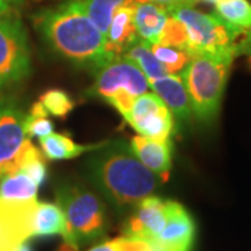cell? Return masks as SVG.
Listing matches in <instances>:
<instances>
[{"label":"cell","instance_id":"cell-12","mask_svg":"<svg viewBox=\"0 0 251 251\" xmlns=\"http://www.w3.org/2000/svg\"><path fill=\"white\" fill-rule=\"evenodd\" d=\"M134 3L135 0H126L113 14L105 35V48L110 56L125 54L140 41L134 24Z\"/></svg>","mask_w":251,"mask_h":251},{"label":"cell","instance_id":"cell-23","mask_svg":"<svg viewBox=\"0 0 251 251\" xmlns=\"http://www.w3.org/2000/svg\"><path fill=\"white\" fill-rule=\"evenodd\" d=\"M159 44L165 46H173V48L184 49L188 52L187 28L179 18L172 16V14L168 16L166 24H165L161 36H159Z\"/></svg>","mask_w":251,"mask_h":251},{"label":"cell","instance_id":"cell-10","mask_svg":"<svg viewBox=\"0 0 251 251\" xmlns=\"http://www.w3.org/2000/svg\"><path fill=\"white\" fill-rule=\"evenodd\" d=\"M196 240V222L184 206L168 200V218L159 234L148 243L155 251H191Z\"/></svg>","mask_w":251,"mask_h":251},{"label":"cell","instance_id":"cell-3","mask_svg":"<svg viewBox=\"0 0 251 251\" xmlns=\"http://www.w3.org/2000/svg\"><path fill=\"white\" fill-rule=\"evenodd\" d=\"M56 204L66 219L63 244L59 251H80L99 242L108 230L106 209L100 198L78 183L63 181L56 187Z\"/></svg>","mask_w":251,"mask_h":251},{"label":"cell","instance_id":"cell-9","mask_svg":"<svg viewBox=\"0 0 251 251\" xmlns=\"http://www.w3.org/2000/svg\"><path fill=\"white\" fill-rule=\"evenodd\" d=\"M125 119L143 137L156 141L171 140L173 115L155 92L140 95Z\"/></svg>","mask_w":251,"mask_h":251},{"label":"cell","instance_id":"cell-29","mask_svg":"<svg viewBox=\"0 0 251 251\" xmlns=\"http://www.w3.org/2000/svg\"><path fill=\"white\" fill-rule=\"evenodd\" d=\"M151 1L163 4V6H166L168 10H169L176 9V7H193L200 0H151Z\"/></svg>","mask_w":251,"mask_h":251},{"label":"cell","instance_id":"cell-31","mask_svg":"<svg viewBox=\"0 0 251 251\" xmlns=\"http://www.w3.org/2000/svg\"><path fill=\"white\" fill-rule=\"evenodd\" d=\"M205 1H208V3H212V4H215L216 0H205Z\"/></svg>","mask_w":251,"mask_h":251},{"label":"cell","instance_id":"cell-24","mask_svg":"<svg viewBox=\"0 0 251 251\" xmlns=\"http://www.w3.org/2000/svg\"><path fill=\"white\" fill-rule=\"evenodd\" d=\"M39 102L44 105L49 115L56 117H66L74 108L72 98L62 90H48L41 97Z\"/></svg>","mask_w":251,"mask_h":251},{"label":"cell","instance_id":"cell-6","mask_svg":"<svg viewBox=\"0 0 251 251\" xmlns=\"http://www.w3.org/2000/svg\"><path fill=\"white\" fill-rule=\"evenodd\" d=\"M168 11L187 28L188 52L191 56L226 52L237 54L236 45L240 36L216 14H204L193 7H176Z\"/></svg>","mask_w":251,"mask_h":251},{"label":"cell","instance_id":"cell-25","mask_svg":"<svg viewBox=\"0 0 251 251\" xmlns=\"http://www.w3.org/2000/svg\"><path fill=\"white\" fill-rule=\"evenodd\" d=\"M87 251H155L147 242L137 240L131 237H117L113 240H106V242L95 244Z\"/></svg>","mask_w":251,"mask_h":251},{"label":"cell","instance_id":"cell-21","mask_svg":"<svg viewBox=\"0 0 251 251\" xmlns=\"http://www.w3.org/2000/svg\"><path fill=\"white\" fill-rule=\"evenodd\" d=\"M126 0H80L85 13L99 28V31L106 35L113 14Z\"/></svg>","mask_w":251,"mask_h":251},{"label":"cell","instance_id":"cell-27","mask_svg":"<svg viewBox=\"0 0 251 251\" xmlns=\"http://www.w3.org/2000/svg\"><path fill=\"white\" fill-rule=\"evenodd\" d=\"M24 130L28 138H42L53 133V123L46 116H32L28 113L24 120Z\"/></svg>","mask_w":251,"mask_h":251},{"label":"cell","instance_id":"cell-16","mask_svg":"<svg viewBox=\"0 0 251 251\" xmlns=\"http://www.w3.org/2000/svg\"><path fill=\"white\" fill-rule=\"evenodd\" d=\"M66 230V219L57 204L38 201L32 221V237L63 236Z\"/></svg>","mask_w":251,"mask_h":251},{"label":"cell","instance_id":"cell-13","mask_svg":"<svg viewBox=\"0 0 251 251\" xmlns=\"http://www.w3.org/2000/svg\"><path fill=\"white\" fill-rule=\"evenodd\" d=\"M152 91L163 100L172 115L180 123L188 122L193 116L190 97H188L186 84L177 74H166L161 78L150 81Z\"/></svg>","mask_w":251,"mask_h":251},{"label":"cell","instance_id":"cell-20","mask_svg":"<svg viewBox=\"0 0 251 251\" xmlns=\"http://www.w3.org/2000/svg\"><path fill=\"white\" fill-rule=\"evenodd\" d=\"M123 56L130 59L131 62H134L141 69V72L147 75L148 81L156 80L169 74L151 50V44L145 42L143 39L135 42Z\"/></svg>","mask_w":251,"mask_h":251},{"label":"cell","instance_id":"cell-19","mask_svg":"<svg viewBox=\"0 0 251 251\" xmlns=\"http://www.w3.org/2000/svg\"><path fill=\"white\" fill-rule=\"evenodd\" d=\"M38 186L24 172H17L0 180V198L13 201L38 200Z\"/></svg>","mask_w":251,"mask_h":251},{"label":"cell","instance_id":"cell-5","mask_svg":"<svg viewBox=\"0 0 251 251\" xmlns=\"http://www.w3.org/2000/svg\"><path fill=\"white\" fill-rule=\"evenodd\" d=\"M150 81L141 69L126 56H113L95 70V81L91 94L127 116L134 100L148 92Z\"/></svg>","mask_w":251,"mask_h":251},{"label":"cell","instance_id":"cell-1","mask_svg":"<svg viewBox=\"0 0 251 251\" xmlns=\"http://www.w3.org/2000/svg\"><path fill=\"white\" fill-rule=\"evenodd\" d=\"M92 184L119 212H131L158 187V176L140 161L126 141L100 144L87 161Z\"/></svg>","mask_w":251,"mask_h":251},{"label":"cell","instance_id":"cell-11","mask_svg":"<svg viewBox=\"0 0 251 251\" xmlns=\"http://www.w3.org/2000/svg\"><path fill=\"white\" fill-rule=\"evenodd\" d=\"M166 218L168 200L150 196L130 212L123 226V233L127 237L151 243L163 229Z\"/></svg>","mask_w":251,"mask_h":251},{"label":"cell","instance_id":"cell-8","mask_svg":"<svg viewBox=\"0 0 251 251\" xmlns=\"http://www.w3.org/2000/svg\"><path fill=\"white\" fill-rule=\"evenodd\" d=\"M25 113L14 102L0 103V180L21 171L38 151L24 130Z\"/></svg>","mask_w":251,"mask_h":251},{"label":"cell","instance_id":"cell-2","mask_svg":"<svg viewBox=\"0 0 251 251\" xmlns=\"http://www.w3.org/2000/svg\"><path fill=\"white\" fill-rule=\"evenodd\" d=\"M34 25L54 53L74 66L97 70L110 56L105 48V36L88 17L80 0L38 11Z\"/></svg>","mask_w":251,"mask_h":251},{"label":"cell","instance_id":"cell-7","mask_svg":"<svg viewBox=\"0 0 251 251\" xmlns=\"http://www.w3.org/2000/svg\"><path fill=\"white\" fill-rule=\"evenodd\" d=\"M31 72L28 34L17 13L0 16V91L25 80Z\"/></svg>","mask_w":251,"mask_h":251},{"label":"cell","instance_id":"cell-22","mask_svg":"<svg viewBox=\"0 0 251 251\" xmlns=\"http://www.w3.org/2000/svg\"><path fill=\"white\" fill-rule=\"evenodd\" d=\"M151 50L169 74L181 75V73L186 70L188 63L193 59L190 52L184 49H179V48H173V46L155 44V45H151Z\"/></svg>","mask_w":251,"mask_h":251},{"label":"cell","instance_id":"cell-4","mask_svg":"<svg viewBox=\"0 0 251 251\" xmlns=\"http://www.w3.org/2000/svg\"><path fill=\"white\" fill-rule=\"evenodd\" d=\"M236 56L234 52L194 54L186 70L181 73L190 97L193 116H196L198 122L211 125L216 120Z\"/></svg>","mask_w":251,"mask_h":251},{"label":"cell","instance_id":"cell-18","mask_svg":"<svg viewBox=\"0 0 251 251\" xmlns=\"http://www.w3.org/2000/svg\"><path fill=\"white\" fill-rule=\"evenodd\" d=\"M41 150L48 159L50 161H62V159H72L75 156H80L82 153L88 151H95L100 144L98 145H80L74 143L72 138H69L64 134H50L45 135L39 138Z\"/></svg>","mask_w":251,"mask_h":251},{"label":"cell","instance_id":"cell-28","mask_svg":"<svg viewBox=\"0 0 251 251\" xmlns=\"http://www.w3.org/2000/svg\"><path fill=\"white\" fill-rule=\"evenodd\" d=\"M236 52H237V56L239 54H244L247 57V64H249V67H250L251 70V31H249L247 34H244L237 41Z\"/></svg>","mask_w":251,"mask_h":251},{"label":"cell","instance_id":"cell-15","mask_svg":"<svg viewBox=\"0 0 251 251\" xmlns=\"http://www.w3.org/2000/svg\"><path fill=\"white\" fill-rule=\"evenodd\" d=\"M169 16L168 7L151 0H135L134 24L138 36L151 44H159V36Z\"/></svg>","mask_w":251,"mask_h":251},{"label":"cell","instance_id":"cell-26","mask_svg":"<svg viewBox=\"0 0 251 251\" xmlns=\"http://www.w3.org/2000/svg\"><path fill=\"white\" fill-rule=\"evenodd\" d=\"M20 172H24L25 175H28L31 179L35 181L38 187L42 186V184L45 183L46 175H48L45 161H44L42 153L39 152V151H36V152L32 153V155L27 159V162L24 163V166L21 168V171Z\"/></svg>","mask_w":251,"mask_h":251},{"label":"cell","instance_id":"cell-14","mask_svg":"<svg viewBox=\"0 0 251 251\" xmlns=\"http://www.w3.org/2000/svg\"><path fill=\"white\" fill-rule=\"evenodd\" d=\"M131 150L144 165L153 172L159 180L169 179L172 169V141H156L143 135H135L131 140Z\"/></svg>","mask_w":251,"mask_h":251},{"label":"cell","instance_id":"cell-17","mask_svg":"<svg viewBox=\"0 0 251 251\" xmlns=\"http://www.w3.org/2000/svg\"><path fill=\"white\" fill-rule=\"evenodd\" d=\"M215 14L240 38L251 31V3L249 0H216Z\"/></svg>","mask_w":251,"mask_h":251},{"label":"cell","instance_id":"cell-30","mask_svg":"<svg viewBox=\"0 0 251 251\" xmlns=\"http://www.w3.org/2000/svg\"><path fill=\"white\" fill-rule=\"evenodd\" d=\"M23 4V0H0V16L17 13V9Z\"/></svg>","mask_w":251,"mask_h":251}]
</instances>
